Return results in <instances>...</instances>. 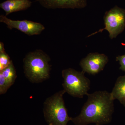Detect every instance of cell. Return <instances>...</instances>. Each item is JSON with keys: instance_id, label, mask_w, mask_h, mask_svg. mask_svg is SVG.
Instances as JSON below:
<instances>
[{"instance_id": "obj_5", "label": "cell", "mask_w": 125, "mask_h": 125, "mask_svg": "<svg viewBox=\"0 0 125 125\" xmlns=\"http://www.w3.org/2000/svg\"><path fill=\"white\" fill-rule=\"evenodd\" d=\"M105 27L98 31L92 33L87 37H90L106 30L111 39L116 38L121 33L125 28V10L115 6L108 11H106L104 17Z\"/></svg>"}, {"instance_id": "obj_4", "label": "cell", "mask_w": 125, "mask_h": 125, "mask_svg": "<svg viewBox=\"0 0 125 125\" xmlns=\"http://www.w3.org/2000/svg\"><path fill=\"white\" fill-rule=\"evenodd\" d=\"M62 73L63 79L62 87L66 93L79 98H83L88 94L91 83L84 75V72L68 68L62 70Z\"/></svg>"}, {"instance_id": "obj_7", "label": "cell", "mask_w": 125, "mask_h": 125, "mask_svg": "<svg viewBox=\"0 0 125 125\" xmlns=\"http://www.w3.org/2000/svg\"><path fill=\"white\" fill-rule=\"evenodd\" d=\"M108 61V57L105 54L93 52L83 58L79 65L84 73L95 75L104 70Z\"/></svg>"}, {"instance_id": "obj_11", "label": "cell", "mask_w": 125, "mask_h": 125, "mask_svg": "<svg viewBox=\"0 0 125 125\" xmlns=\"http://www.w3.org/2000/svg\"><path fill=\"white\" fill-rule=\"evenodd\" d=\"M0 74L4 78L10 86L14 84L17 78V74L12 61L7 67L0 71Z\"/></svg>"}, {"instance_id": "obj_17", "label": "cell", "mask_w": 125, "mask_h": 125, "mask_svg": "<svg viewBox=\"0 0 125 125\" xmlns=\"http://www.w3.org/2000/svg\"></svg>"}, {"instance_id": "obj_1", "label": "cell", "mask_w": 125, "mask_h": 125, "mask_svg": "<svg viewBox=\"0 0 125 125\" xmlns=\"http://www.w3.org/2000/svg\"><path fill=\"white\" fill-rule=\"evenodd\" d=\"M88 99L82 107L80 114L71 121L75 125H88L94 123L97 125L111 123L114 112V101L110 93L98 91L87 94Z\"/></svg>"}, {"instance_id": "obj_13", "label": "cell", "mask_w": 125, "mask_h": 125, "mask_svg": "<svg viewBox=\"0 0 125 125\" xmlns=\"http://www.w3.org/2000/svg\"><path fill=\"white\" fill-rule=\"evenodd\" d=\"M10 87L11 86L7 83L4 78L0 74V94L2 95L5 94Z\"/></svg>"}, {"instance_id": "obj_14", "label": "cell", "mask_w": 125, "mask_h": 125, "mask_svg": "<svg viewBox=\"0 0 125 125\" xmlns=\"http://www.w3.org/2000/svg\"><path fill=\"white\" fill-rule=\"evenodd\" d=\"M116 61L119 62L120 65V69L125 72V54L123 55H119L117 56Z\"/></svg>"}, {"instance_id": "obj_15", "label": "cell", "mask_w": 125, "mask_h": 125, "mask_svg": "<svg viewBox=\"0 0 125 125\" xmlns=\"http://www.w3.org/2000/svg\"><path fill=\"white\" fill-rule=\"evenodd\" d=\"M5 52L4 44L2 42H0V53H2Z\"/></svg>"}, {"instance_id": "obj_8", "label": "cell", "mask_w": 125, "mask_h": 125, "mask_svg": "<svg viewBox=\"0 0 125 125\" xmlns=\"http://www.w3.org/2000/svg\"><path fill=\"white\" fill-rule=\"evenodd\" d=\"M46 9H81L87 5V0H37Z\"/></svg>"}, {"instance_id": "obj_2", "label": "cell", "mask_w": 125, "mask_h": 125, "mask_svg": "<svg viewBox=\"0 0 125 125\" xmlns=\"http://www.w3.org/2000/svg\"><path fill=\"white\" fill-rule=\"evenodd\" d=\"M51 58L45 52L37 49L30 52L23 60L24 73L31 83H42L50 78Z\"/></svg>"}, {"instance_id": "obj_12", "label": "cell", "mask_w": 125, "mask_h": 125, "mask_svg": "<svg viewBox=\"0 0 125 125\" xmlns=\"http://www.w3.org/2000/svg\"><path fill=\"white\" fill-rule=\"evenodd\" d=\"M11 61L9 55L6 52L0 53V71L7 67Z\"/></svg>"}, {"instance_id": "obj_6", "label": "cell", "mask_w": 125, "mask_h": 125, "mask_svg": "<svg viewBox=\"0 0 125 125\" xmlns=\"http://www.w3.org/2000/svg\"><path fill=\"white\" fill-rule=\"evenodd\" d=\"M0 22L5 24L11 30L15 29L29 36L39 35L45 29L44 25L40 23L26 20H12L3 15L0 16Z\"/></svg>"}, {"instance_id": "obj_10", "label": "cell", "mask_w": 125, "mask_h": 125, "mask_svg": "<svg viewBox=\"0 0 125 125\" xmlns=\"http://www.w3.org/2000/svg\"><path fill=\"white\" fill-rule=\"evenodd\" d=\"M110 96L112 100L117 99L125 107V75L117 79Z\"/></svg>"}, {"instance_id": "obj_16", "label": "cell", "mask_w": 125, "mask_h": 125, "mask_svg": "<svg viewBox=\"0 0 125 125\" xmlns=\"http://www.w3.org/2000/svg\"><path fill=\"white\" fill-rule=\"evenodd\" d=\"M49 125H52V124H49Z\"/></svg>"}, {"instance_id": "obj_9", "label": "cell", "mask_w": 125, "mask_h": 125, "mask_svg": "<svg viewBox=\"0 0 125 125\" xmlns=\"http://www.w3.org/2000/svg\"><path fill=\"white\" fill-rule=\"evenodd\" d=\"M30 0H6L0 4V7L7 16L14 12L27 10L31 7Z\"/></svg>"}, {"instance_id": "obj_3", "label": "cell", "mask_w": 125, "mask_h": 125, "mask_svg": "<svg viewBox=\"0 0 125 125\" xmlns=\"http://www.w3.org/2000/svg\"><path fill=\"white\" fill-rule=\"evenodd\" d=\"M65 93L64 90L57 92L47 98L43 103V115L48 125H67L71 121L63 98Z\"/></svg>"}]
</instances>
